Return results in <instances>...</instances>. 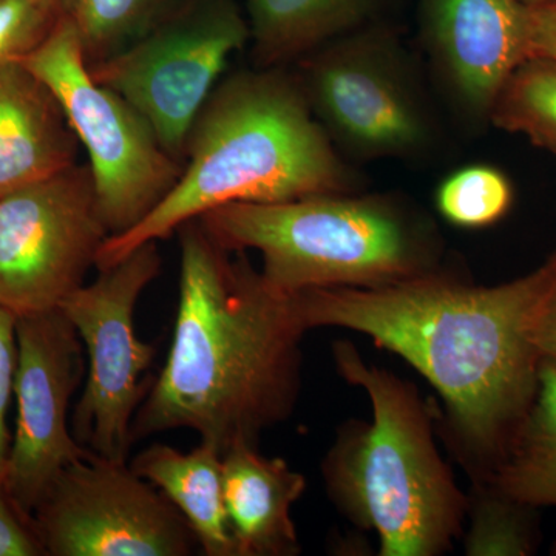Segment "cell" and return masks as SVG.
<instances>
[{
    "mask_svg": "<svg viewBox=\"0 0 556 556\" xmlns=\"http://www.w3.org/2000/svg\"><path fill=\"white\" fill-rule=\"evenodd\" d=\"M343 378L364 388L372 422L351 427L324 464L334 501L375 530L380 555L433 556L460 532L468 503L439 456L430 417L407 383L334 346Z\"/></svg>",
    "mask_w": 556,
    "mask_h": 556,
    "instance_id": "cell-4",
    "label": "cell"
},
{
    "mask_svg": "<svg viewBox=\"0 0 556 556\" xmlns=\"http://www.w3.org/2000/svg\"><path fill=\"white\" fill-rule=\"evenodd\" d=\"M383 0H244L257 68H283L375 22Z\"/></svg>",
    "mask_w": 556,
    "mask_h": 556,
    "instance_id": "cell-17",
    "label": "cell"
},
{
    "mask_svg": "<svg viewBox=\"0 0 556 556\" xmlns=\"http://www.w3.org/2000/svg\"><path fill=\"white\" fill-rule=\"evenodd\" d=\"M431 67L470 118L489 119L497 94L530 58L529 7L521 0H417Z\"/></svg>",
    "mask_w": 556,
    "mask_h": 556,
    "instance_id": "cell-13",
    "label": "cell"
},
{
    "mask_svg": "<svg viewBox=\"0 0 556 556\" xmlns=\"http://www.w3.org/2000/svg\"><path fill=\"white\" fill-rule=\"evenodd\" d=\"M79 141L49 87L22 61L0 67V197L75 166Z\"/></svg>",
    "mask_w": 556,
    "mask_h": 556,
    "instance_id": "cell-14",
    "label": "cell"
},
{
    "mask_svg": "<svg viewBox=\"0 0 556 556\" xmlns=\"http://www.w3.org/2000/svg\"><path fill=\"white\" fill-rule=\"evenodd\" d=\"M526 5H538V3L556 2V0H521Z\"/></svg>",
    "mask_w": 556,
    "mask_h": 556,
    "instance_id": "cell-29",
    "label": "cell"
},
{
    "mask_svg": "<svg viewBox=\"0 0 556 556\" xmlns=\"http://www.w3.org/2000/svg\"><path fill=\"white\" fill-rule=\"evenodd\" d=\"M356 177L283 68L239 72L215 87L186 146L178 181L134 228L110 236L97 268L232 203L354 192Z\"/></svg>",
    "mask_w": 556,
    "mask_h": 556,
    "instance_id": "cell-3",
    "label": "cell"
},
{
    "mask_svg": "<svg viewBox=\"0 0 556 556\" xmlns=\"http://www.w3.org/2000/svg\"><path fill=\"white\" fill-rule=\"evenodd\" d=\"M533 343L541 358L556 364V280L538 309Z\"/></svg>",
    "mask_w": 556,
    "mask_h": 556,
    "instance_id": "cell-27",
    "label": "cell"
},
{
    "mask_svg": "<svg viewBox=\"0 0 556 556\" xmlns=\"http://www.w3.org/2000/svg\"><path fill=\"white\" fill-rule=\"evenodd\" d=\"M555 280L556 251L497 287L430 270L386 287L305 289L294 300L306 329H353L404 357L444 399L468 453L497 464L535 397L533 324Z\"/></svg>",
    "mask_w": 556,
    "mask_h": 556,
    "instance_id": "cell-1",
    "label": "cell"
},
{
    "mask_svg": "<svg viewBox=\"0 0 556 556\" xmlns=\"http://www.w3.org/2000/svg\"><path fill=\"white\" fill-rule=\"evenodd\" d=\"M179 236V295L166 364L131 426L134 442L192 430L225 455L258 445L298 404L303 325L294 295L270 288L244 252L200 225Z\"/></svg>",
    "mask_w": 556,
    "mask_h": 556,
    "instance_id": "cell-2",
    "label": "cell"
},
{
    "mask_svg": "<svg viewBox=\"0 0 556 556\" xmlns=\"http://www.w3.org/2000/svg\"><path fill=\"white\" fill-rule=\"evenodd\" d=\"M177 507L207 556H237L225 500L223 455L200 442L189 453L167 444L149 445L129 464Z\"/></svg>",
    "mask_w": 556,
    "mask_h": 556,
    "instance_id": "cell-16",
    "label": "cell"
},
{
    "mask_svg": "<svg viewBox=\"0 0 556 556\" xmlns=\"http://www.w3.org/2000/svg\"><path fill=\"white\" fill-rule=\"evenodd\" d=\"M492 486L532 508L556 507V364L541 358L535 397L506 455L495 466Z\"/></svg>",
    "mask_w": 556,
    "mask_h": 556,
    "instance_id": "cell-18",
    "label": "cell"
},
{
    "mask_svg": "<svg viewBox=\"0 0 556 556\" xmlns=\"http://www.w3.org/2000/svg\"><path fill=\"white\" fill-rule=\"evenodd\" d=\"M60 16L30 0H0V67L27 56Z\"/></svg>",
    "mask_w": 556,
    "mask_h": 556,
    "instance_id": "cell-23",
    "label": "cell"
},
{
    "mask_svg": "<svg viewBox=\"0 0 556 556\" xmlns=\"http://www.w3.org/2000/svg\"><path fill=\"white\" fill-rule=\"evenodd\" d=\"M295 64L314 116L342 155L408 160L433 146V113L390 28L372 22Z\"/></svg>",
    "mask_w": 556,
    "mask_h": 556,
    "instance_id": "cell-7",
    "label": "cell"
},
{
    "mask_svg": "<svg viewBox=\"0 0 556 556\" xmlns=\"http://www.w3.org/2000/svg\"><path fill=\"white\" fill-rule=\"evenodd\" d=\"M161 266L159 241H149L100 269L97 280L84 283L60 306L87 354L86 383L72 415L73 437L113 463H127L135 415L155 380L146 378L155 348L138 338L135 311Z\"/></svg>",
    "mask_w": 556,
    "mask_h": 556,
    "instance_id": "cell-9",
    "label": "cell"
},
{
    "mask_svg": "<svg viewBox=\"0 0 556 556\" xmlns=\"http://www.w3.org/2000/svg\"><path fill=\"white\" fill-rule=\"evenodd\" d=\"M0 556H43L31 519L25 517L7 493L0 478Z\"/></svg>",
    "mask_w": 556,
    "mask_h": 556,
    "instance_id": "cell-25",
    "label": "cell"
},
{
    "mask_svg": "<svg viewBox=\"0 0 556 556\" xmlns=\"http://www.w3.org/2000/svg\"><path fill=\"white\" fill-rule=\"evenodd\" d=\"M30 519L43 556H188L199 546L155 485L94 453L61 471Z\"/></svg>",
    "mask_w": 556,
    "mask_h": 556,
    "instance_id": "cell-11",
    "label": "cell"
},
{
    "mask_svg": "<svg viewBox=\"0 0 556 556\" xmlns=\"http://www.w3.org/2000/svg\"><path fill=\"white\" fill-rule=\"evenodd\" d=\"M17 317L0 308V478L3 479L7 457L11 445V433L7 415L14 399V375L17 364Z\"/></svg>",
    "mask_w": 556,
    "mask_h": 556,
    "instance_id": "cell-24",
    "label": "cell"
},
{
    "mask_svg": "<svg viewBox=\"0 0 556 556\" xmlns=\"http://www.w3.org/2000/svg\"><path fill=\"white\" fill-rule=\"evenodd\" d=\"M527 7L530 58L556 60V2Z\"/></svg>",
    "mask_w": 556,
    "mask_h": 556,
    "instance_id": "cell-26",
    "label": "cell"
},
{
    "mask_svg": "<svg viewBox=\"0 0 556 556\" xmlns=\"http://www.w3.org/2000/svg\"><path fill=\"white\" fill-rule=\"evenodd\" d=\"M16 339V427L3 485L30 518L61 471L93 453L72 431L70 405L86 376L84 345L72 321L60 308L17 317Z\"/></svg>",
    "mask_w": 556,
    "mask_h": 556,
    "instance_id": "cell-12",
    "label": "cell"
},
{
    "mask_svg": "<svg viewBox=\"0 0 556 556\" xmlns=\"http://www.w3.org/2000/svg\"><path fill=\"white\" fill-rule=\"evenodd\" d=\"M21 61L49 87L86 149L98 208L110 236L137 226L174 188L182 164L161 146L130 102L93 78L68 13Z\"/></svg>",
    "mask_w": 556,
    "mask_h": 556,
    "instance_id": "cell-6",
    "label": "cell"
},
{
    "mask_svg": "<svg viewBox=\"0 0 556 556\" xmlns=\"http://www.w3.org/2000/svg\"><path fill=\"white\" fill-rule=\"evenodd\" d=\"M225 500L237 556L299 554L291 508L306 489L287 460L260 455L257 445L237 442L223 455Z\"/></svg>",
    "mask_w": 556,
    "mask_h": 556,
    "instance_id": "cell-15",
    "label": "cell"
},
{
    "mask_svg": "<svg viewBox=\"0 0 556 556\" xmlns=\"http://www.w3.org/2000/svg\"><path fill=\"white\" fill-rule=\"evenodd\" d=\"M197 219L228 251L260 252V273L281 294L386 287L433 270L426 236L386 197L324 193L232 203Z\"/></svg>",
    "mask_w": 556,
    "mask_h": 556,
    "instance_id": "cell-5",
    "label": "cell"
},
{
    "mask_svg": "<svg viewBox=\"0 0 556 556\" xmlns=\"http://www.w3.org/2000/svg\"><path fill=\"white\" fill-rule=\"evenodd\" d=\"M178 0H70L87 64L109 60L141 38Z\"/></svg>",
    "mask_w": 556,
    "mask_h": 556,
    "instance_id": "cell-20",
    "label": "cell"
},
{
    "mask_svg": "<svg viewBox=\"0 0 556 556\" xmlns=\"http://www.w3.org/2000/svg\"><path fill=\"white\" fill-rule=\"evenodd\" d=\"M489 121L556 156V60L522 62L497 94Z\"/></svg>",
    "mask_w": 556,
    "mask_h": 556,
    "instance_id": "cell-19",
    "label": "cell"
},
{
    "mask_svg": "<svg viewBox=\"0 0 556 556\" xmlns=\"http://www.w3.org/2000/svg\"><path fill=\"white\" fill-rule=\"evenodd\" d=\"M514 203L510 179L489 164H470L448 175L437 192L442 217L464 229H481L506 217Z\"/></svg>",
    "mask_w": 556,
    "mask_h": 556,
    "instance_id": "cell-21",
    "label": "cell"
},
{
    "mask_svg": "<svg viewBox=\"0 0 556 556\" xmlns=\"http://www.w3.org/2000/svg\"><path fill=\"white\" fill-rule=\"evenodd\" d=\"M249 40L247 14L236 0H178L131 46L89 68L144 116L182 164L193 123Z\"/></svg>",
    "mask_w": 556,
    "mask_h": 556,
    "instance_id": "cell-8",
    "label": "cell"
},
{
    "mask_svg": "<svg viewBox=\"0 0 556 556\" xmlns=\"http://www.w3.org/2000/svg\"><path fill=\"white\" fill-rule=\"evenodd\" d=\"M30 2L38 3V5L56 11L60 14L68 13L70 0H30Z\"/></svg>",
    "mask_w": 556,
    "mask_h": 556,
    "instance_id": "cell-28",
    "label": "cell"
},
{
    "mask_svg": "<svg viewBox=\"0 0 556 556\" xmlns=\"http://www.w3.org/2000/svg\"><path fill=\"white\" fill-rule=\"evenodd\" d=\"M529 506L493 489L475 504L466 538L467 555L526 556L535 551V529Z\"/></svg>",
    "mask_w": 556,
    "mask_h": 556,
    "instance_id": "cell-22",
    "label": "cell"
},
{
    "mask_svg": "<svg viewBox=\"0 0 556 556\" xmlns=\"http://www.w3.org/2000/svg\"><path fill=\"white\" fill-rule=\"evenodd\" d=\"M109 236L89 166L0 197V308L16 317L60 308Z\"/></svg>",
    "mask_w": 556,
    "mask_h": 556,
    "instance_id": "cell-10",
    "label": "cell"
}]
</instances>
